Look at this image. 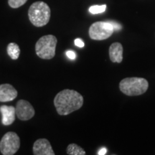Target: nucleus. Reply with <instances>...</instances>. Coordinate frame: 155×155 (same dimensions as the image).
<instances>
[{"label": "nucleus", "mask_w": 155, "mask_h": 155, "mask_svg": "<svg viewBox=\"0 0 155 155\" xmlns=\"http://www.w3.org/2000/svg\"><path fill=\"white\" fill-rule=\"evenodd\" d=\"M57 43V38L53 35L42 36L36 42L35 52L37 55L41 59H52L55 55Z\"/></svg>", "instance_id": "20e7f679"}, {"label": "nucleus", "mask_w": 155, "mask_h": 155, "mask_svg": "<svg viewBox=\"0 0 155 155\" xmlns=\"http://www.w3.org/2000/svg\"><path fill=\"white\" fill-rule=\"evenodd\" d=\"M114 32L112 25L108 21L96 22L89 28V36L92 40H104L110 38Z\"/></svg>", "instance_id": "423d86ee"}, {"label": "nucleus", "mask_w": 155, "mask_h": 155, "mask_svg": "<svg viewBox=\"0 0 155 155\" xmlns=\"http://www.w3.org/2000/svg\"><path fill=\"white\" fill-rule=\"evenodd\" d=\"M17 96V91L9 83L0 85V102H8L15 100Z\"/></svg>", "instance_id": "1a4fd4ad"}, {"label": "nucleus", "mask_w": 155, "mask_h": 155, "mask_svg": "<svg viewBox=\"0 0 155 155\" xmlns=\"http://www.w3.org/2000/svg\"><path fill=\"white\" fill-rule=\"evenodd\" d=\"M67 154L70 155H85L86 152L76 144H71L67 147Z\"/></svg>", "instance_id": "ddd939ff"}, {"label": "nucleus", "mask_w": 155, "mask_h": 155, "mask_svg": "<svg viewBox=\"0 0 155 155\" xmlns=\"http://www.w3.org/2000/svg\"><path fill=\"white\" fill-rule=\"evenodd\" d=\"M109 57L113 63H121L123 61V46L119 42H114L110 46Z\"/></svg>", "instance_id": "9b49d317"}, {"label": "nucleus", "mask_w": 155, "mask_h": 155, "mask_svg": "<svg viewBox=\"0 0 155 155\" xmlns=\"http://www.w3.org/2000/svg\"><path fill=\"white\" fill-rule=\"evenodd\" d=\"M108 22H110L111 24L112 25V26H113V28L114 29V30H119L121 29V26L119 24H118V23H116V22H113V21H108Z\"/></svg>", "instance_id": "f3484780"}, {"label": "nucleus", "mask_w": 155, "mask_h": 155, "mask_svg": "<svg viewBox=\"0 0 155 155\" xmlns=\"http://www.w3.org/2000/svg\"><path fill=\"white\" fill-rule=\"evenodd\" d=\"M16 114L21 121H28L34 117L35 111L33 106L26 100L20 99L16 104Z\"/></svg>", "instance_id": "0eeeda50"}, {"label": "nucleus", "mask_w": 155, "mask_h": 155, "mask_svg": "<svg viewBox=\"0 0 155 155\" xmlns=\"http://www.w3.org/2000/svg\"><path fill=\"white\" fill-rule=\"evenodd\" d=\"M51 12L47 4L44 2H36L30 7L28 16L31 23L34 26L40 28L49 22Z\"/></svg>", "instance_id": "f03ea898"}, {"label": "nucleus", "mask_w": 155, "mask_h": 155, "mask_svg": "<svg viewBox=\"0 0 155 155\" xmlns=\"http://www.w3.org/2000/svg\"><path fill=\"white\" fill-rule=\"evenodd\" d=\"M83 104V97L76 91L65 89L56 95L54 105L58 114L66 116L80 109Z\"/></svg>", "instance_id": "f257e3e1"}, {"label": "nucleus", "mask_w": 155, "mask_h": 155, "mask_svg": "<svg viewBox=\"0 0 155 155\" xmlns=\"http://www.w3.org/2000/svg\"><path fill=\"white\" fill-rule=\"evenodd\" d=\"M66 55L70 59H71V60H74L75 57H76L75 53L73 51H72V50H68V51H67Z\"/></svg>", "instance_id": "a211bd4d"}, {"label": "nucleus", "mask_w": 155, "mask_h": 155, "mask_svg": "<svg viewBox=\"0 0 155 155\" xmlns=\"http://www.w3.org/2000/svg\"><path fill=\"white\" fill-rule=\"evenodd\" d=\"M75 45L77 46V47H79V48H83L84 47V42L81 39H79V38H77L75 40Z\"/></svg>", "instance_id": "dca6fc26"}, {"label": "nucleus", "mask_w": 155, "mask_h": 155, "mask_svg": "<svg viewBox=\"0 0 155 155\" xmlns=\"http://www.w3.org/2000/svg\"><path fill=\"white\" fill-rule=\"evenodd\" d=\"M20 147V139L14 131L6 133L0 141V152L3 155H13Z\"/></svg>", "instance_id": "39448f33"}, {"label": "nucleus", "mask_w": 155, "mask_h": 155, "mask_svg": "<svg viewBox=\"0 0 155 155\" xmlns=\"http://www.w3.org/2000/svg\"><path fill=\"white\" fill-rule=\"evenodd\" d=\"M106 9V5H94L91 7L89 8V12L91 14L96 15V14H100V13L104 12Z\"/></svg>", "instance_id": "4468645a"}, {"label": "nucleus", "mask_w": 155, "mask_h": 155, "mask_svg": "<svg viewBox=\"0 0 155 155\" xmlns=\"http://www.w3.org/2000/svg\"><path fill=\"white\" fill-rule=\"evenodd\" d=\"M148 88V81L143 78H126L119 83L120 91L129 96H139L144 94Z\"/></svg>", "instance_id": "7ed1b4c3"}, {"label": "nucleus", "mask_w": 155, "mask_h": 155, "mask_svg": "<svg viewBox=\"0 0 155 155\" xmlns=\"http://www.w3.org/2000/svg\"><path fill=\"white\" fill-rule=\"evenodd\" d=\"M2 119V122L3 125L9 126L13 124L15 121V116H16V108L12 106L3 105L0 107Z\"/></svg>", "instance_id": "9d476101"}, {"label": "nucleus", "mask_w": 155, "mask_h": 155, "mask_svg": "<svg viewBox=\"0 0 155 155\" xmlns=\"http://www.w3.org/2000/svg\"><path fill=\"white\" fill-rule=\"evenodd\" d=\"M106 148H102L101 150L99 152H98V154L103 155V154H106Z\"/></svg>", "instance_id": "6ab92c4d"}, {"label": "nucleus", "mask_w": 155, "mask_h": 155, "mask_svg": "<svg viewBox=\"0 0 155 155\" xmlns=\"http://www.w3.org/2000/svg\"><path fill=\"white\" fill-rule=\"evenodd\" d=\"M7 52L11 59L16 61L18 59L19 55H20V48L18 45L15 42H10L7 47Z\"/></svg>", "instance_id": "f8f14e48"}, {"label": "nucleus", "mask_w": 155, "mask_h": 155, "mask_svg": "<svg viewBox=\"0 0 155 155\" xmlns=\"http://www.w3.org/2000/svg\"><path fill=\"white\" fill-rule=\"evenodd\" d=\"M32 151L35 155H55L50 141L46 139H39L34 143Z\"/></svg>", "instance_id": "6e6552de"}, {"label": "nucleus", "mask_w": 155, "mask_h": 155, "mask_svg": "<svg viewBox=\"0 0 155 155\" xmlns=\"http://www.w3.org/2000/svg\"><path fill=\"white\" fill-rule=\"evenodd\" d=\"M27 1L28 0H8V4L12 8L17 9L24 5Z\"/></svg>", "instance_id": "2eb2a0df"}]
</instances>
